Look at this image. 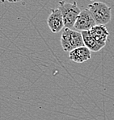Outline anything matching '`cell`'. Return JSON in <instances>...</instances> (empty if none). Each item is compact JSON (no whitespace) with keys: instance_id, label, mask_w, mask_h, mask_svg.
Masks as SVG:
<instances>
[{"instance_id":"1","label":"cell","mask_w":114,"mask_h":120,"mask_svg":"<svg viewBox=\"0 0 114 120\" xmlns=\"http://www.w3.org/2000/svg\"><path fill=\"white\" fill-rule=\"evenodd\" d=\"M87 10L91 12L96 25H105L112 19L111 7L103 2H94L88 5Z\"/></svg>"},{"instance_id":"2","label":"cell","mask_w":114,"mask_h":120,"mask_svg":"<svg viewBox=\"0 0 114 120\" xmlns=\"http://www.w3.org/2000/svg\"><path fill=\"white\" fill-rule=\"evenodd\" d=\"M58 9L60 10L63 18L64 27L72 29L77 17L81 11L77 5V2L74 1L73 3H67L64 0H61L58 3Z\"/></svg>"},{"instance_id":"3","label":"cell","mask_w":114,"mask_h":120,"mask_svg":"<svg viewBox=\"0 0 114 120\" xmlns=\"http://www.w3.org/2000/svg\"><path fill=\"white\" fill-rule=\"evenodd\" d=\"M61 44L64 52H71L75 49L84 46L81 32L67 27L62 30Z\"/></svg>"},{"instance_id":"4","label":"cell","mask_w":114,"mask_h":120,"mask_svg":"<svg viewBox=\"0 0 114 120\" xmlns=\"http://www.w3.org/2000/svg\"><path fill=\"white\" fill-rule=\"evenodd\" d=\"M95 24V22L91 12L87 9L81 11L75 23L74 28L76 31H90Z\"/></svg>"},{"instance_id":"5","label":"cell","mask_w":114,"mask_h":120,"mask_svg":"<svg viewBox=\"0 0 114 120\" xmlns=\"http://www.w3.org/2000/svg\"><path fill=\"white\" fill-rule=\"evenodd\" d=\"M47 23L53 33H58L63 29V18L59 9H51V13L47 19Z\"/></svg>"},{"instance_id":"6","label":"cell","mask_w":114,"mask_h":120,"mask_svg":"<svg viewBox=\"0 0 114 120\" xmlns=\"http://www.w3.org/2000/svg\"><path fill=\"white\" fill-rule=\"evenodd\" d=\"M91 58V52L85 46L77 48L69 52V60L75 63L82 64Z\"/></svg>"},{"instance_id":"7","label":"cell","mask_w":114,"mask_h":120,"mask_svg":"<svg viewBox=\"0 0 114 120\" xmlns=\"http://www.w3.org/2000/svg\"><path fill=\"white\" fill-rule=\"evenodd\" d=\"M91 36L102 48L106 45L108 36L109 35L107 27L105 25H95L89 31Z\"/></svg>"},{"instance_id":"8","label":"cell","mask_w":114,"mask_h":120,"mask_svg":"<svg viewBox=\"0 0 114 120\" xmlns=\"http://www.w3.org/2000/svg\"><path fill=\"white\" fill-rule=\"evenodd\" d=\"M81 34H82V38L84 46L87 48L91 52H99L103 49L91 36L89 31H84V32H81Z\"/></svg>"},{"instance_id":"9","label":"cell","mask_w":114,"mask_h":120,"mask_svg":"<svg viewBox=\"0 0 114 120\" xmlns=\"http://www.w3.org/2000/svg\"><path fill=\"white\" fill-rule=\"evenodd\" d=\"M7 2H9V3H18V2L22 1V0H7Z\"/></svg>"},{"instance_id":"10","label":"cell","mask_w":114,"mask_h":120,"mask_svg":"<svg viewBox=\"0 0 114 120\" xmlns=\"http://www.w3.org/2000/svg\"><path fill=\"white\" fill-rule=\"evenodd\" d=\"M7 0H0V3H5Z\"/></svg>"}]
</instances>
